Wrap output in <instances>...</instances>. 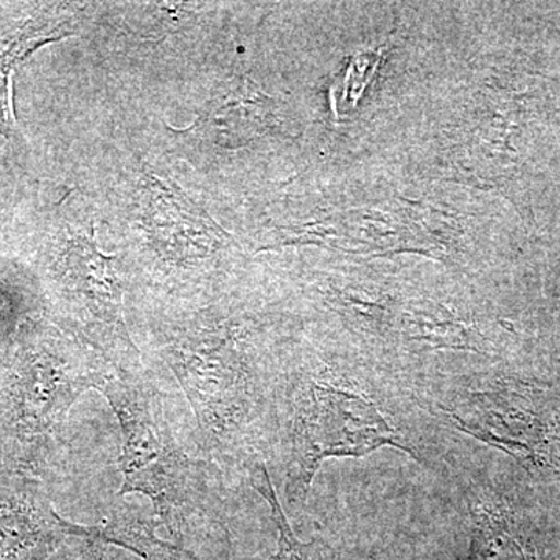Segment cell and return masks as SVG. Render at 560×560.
I'll return each mask as SVG.
<instances>
[{"instance_id":"1","label":"cell","mask_w":560,"mask_h":560,"mask_svg":"<svg viewBox=\"0 0 560 560\" xmlns=\"http://www.w3.org/2000/svg\"><path fill=\"white\" fill-rule=\"evenodd\" d=\"M154 355L186 394L213 463H256L270 374L248 324L215 289L173 298L151 324Z\"/></svg>"},{"instance_id":"2","label":"cell","mask_w":560,"mask_h":560,"mask_svg":"<svg viewBox=\"0 0 560 560\" xmlns=\"http://www.w3.org/2000/svg\"><path fill=\"white\" fill-rule=\"evenodd\" d=\"M98 390L120 423V495L149 497L154 517L175 536L195 525H220L226 504L221 467L179 436L149 370H114Z\"/></svg>"},{"instance_id":"3","label":"cell","mask_w":560,"mask_h":560,"mask_svg":"<svg viewBox=\"0 0 560 560\" xmlns=\"http://www.w3.org/2000/svg\"><path fill=\"white\" fill-rule=\"evenodd\" d=\"M114 368L86 342L43 323L0 357V448L20 466L44 463L69 411Z\"/></svg>"},{"instance_id":"4","label":"cell","mask_w":560,"mask_h":560,"mask_svg":"<svg viewBox=\"0 0 560 560\" xmlns=\"http://www.w3.org/2000/svg\"><path fill=\"white\" fill-rule=\"evenodd\" d=\"M280 390L285 407V489L291 506L307 500L324 459L360 458L386 445L415 456L370 399L335 385L319 372L296 371Z\"/></svg>"},{"instance_id":"5","label":"cell","mask_w":560,"mask_h":560,"mask_svg":"<svg viewBox=\"0 0 560 560\" xmlns=\"http://www.w3.org/2000/svg\"><path fill=\"white\" fill-rule=\"evenodd\" d=\"M49 279L70 335L86 342L116 371L142 366L125 319L124 271L117 257L97 248L94 231L62 246L50 264Z\"/></svg>"},{"instance_id":"6","label":"cell","mask_w":560,"mask_h":560,"mask_svg":"<svg viewBox=\"0 0 560 560\" xmlns=\"http://www.w3.org/2000/svg\"><path fill=\"white\" fill-rule=\"evenodd\" d=\"M86 539L106 544L103 526L68 522L35 482L0 477V560H49L70 541Z\"/></svg>"},{"instance_id":"7","label":"cell","mask_w":560,"mask_h":560,"mask_svg":"<svg viewBox=\"0 0 560 560\" xmlns=\"http://www.w3.org/2000/svg\"><path fill=\"white\" fill-rule=\"evenodd\" d=\"M261 124V102L249 86L223 88L202 106L197 121L187 131H195L219 145H232L256 135Z\"/></svg>"},{"instance_id":"8","label":"cell","mask_w":560,"mask_h":560,"mask_svg":"<svg viewBox=\"0 0 560 560\" xmlns=\"http://www.w3.org/2000/svg\"><path fill=\"white\" fill-rule=\"evenodd\" d=\"M249 482L257 492L270 504L272 522L279 529L278 551L270 560H337L335 552L324 541H301L294 536L285 512L280 506L275 486L264 460H256L248 467Z\"/></svg>"},{"instance_id":"9","label":"cell","mask_w":560,"mask_h":560,"mask_svg":"<svg viewBox=\"0 0 560 560\" xmlns=\"http://www.w3.org/2000/svg\"><path fill=\"white\" fill-rule=\"evenodd\" d=\"M38 324L36 298L28 294L16 272L0 268V357Z\"/></svg>"},{"instance_id":"10","label":"cell","mask_w":560,"mask_h":560,"mask_svg":"<svg viewBox=\"0 0 560 560\" xmlns=\"http://www.w3.org/2000/svg\"><path fill=\"white\" fill-rule=\"evenodd\" d=\"M470 560H528L521 540L499 512L475 510Z\"/></svg>"},{"instance_id":"11","label":"cell","mask_w":560,"mask_h":560,"mask_svg":"<svg viewBox=\"0 0 560 560\" xmlns=\"http://www.w3.org/2000/svg\"><path fill=\"white\" fill-rule=\"evenodd\" d=\"M11 75L13 69L0 65V136L7 140H16V120L11 105Z\"/></svg>"},{"instance_id":"12","label":"cell","mask_w":560,"mask_h":560,"mask_svg":"<svg viewBox=\"0 0 560 560\" xmlns=\"http://www.w3.org/2000/svg\"><path fill=\"white\" fill-rule=\"evenodd\" d=\"M106 547L108 545L98 539L70 541L49 560H113Z\"/></svg>"}]
</instances>
